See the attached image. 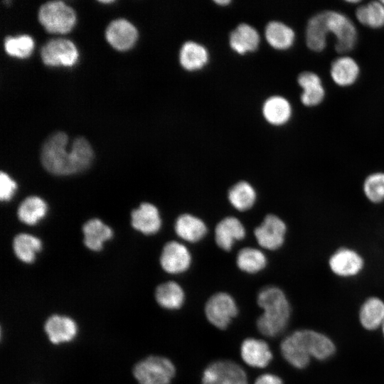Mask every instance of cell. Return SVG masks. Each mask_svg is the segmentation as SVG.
I'll return each instance as SVG.
<instances>
[{
	"mask_svg": "<svg viewBox=\"0 0 384 384\" xmlns=\"http://www.w3.org/2000/svg\"><path fill=\"white\" fill-rule=\"evenodd\" d=\"M33 41L28 35L6 37L4 41V48L6 53L19 58L28 57L33 51Z\"/></svg>",
	"mask_w": 384,
	"mask_h": 384,
	"instance_id": "e575fe53",
	"label": "cell"
},
{
	"mask_svg": "<svg viewBox=\"0 0 384 384\" xmlns=\"http://www.w3.org/2000/svg\"><path fill=\"white\" fill-rule=\"evenodd\" d=\"M359 66L351 58L341 57L331 64V76L334 82L339 86L353 85L358 78Z\"/></svg>",
	"mask_w": 384,
	"mask_h": 384,
	"instance_id": "cb8c5ba5",
	"label": "cell"
},
{
	"mask_svg": "<svg viewBox=\"0 0 384 384\" xmlns=\"http://www.w3.org/2000/svg\"><path fill=\"white\" fill-rule=\"evenodd\" d=\"M201 383L249 384L243 368L229 359H219L210 363L202 372Z\"/></svg>",
	"mask_w": 384,
	"mask_h": 384,
	"instance_id": "52a82bcc",
	"label": "cell"
},
{
	"mask_svg": "<svg viewBox=\"0 0 384 384\" xmlns=\"http://www.w3.org/2000/svg\"><path fill=\"white\" fill-rule=\"evenodd\" d=\"M230 203L240 211L250 209L257 198L254 187L246 181H240L232 186L228 191Z\"/></svg>",
	"mask_w": 384,
	"mask_h": 384,
	"instance_id": "83f0119b",
	"label": "cell"
},
{
	"mask_svg": "<svg viewBox=\"0 0 384 384\" xmlns=\"http://www.w3.org/2000/svg\"><path fill=\"white\" fill-rule=\"evenodd\" d=\"M240 355L246 365L255 368H266L273 358L268 343L254 337L246 338L242 341Z\"/></svg>",
	"mask_w": 384,
	"mask_h": 384,
	"instance_id": "4fadbf2b",
	"label": "cell"
},
{
	"mask_svg": "<svg viewBox=\"0 0 384 384\" xmlns=\"http://www.w3.org/2000/svg\"><path fill=\"white\" fill-rule=\"evenodd\" d=\"M215 4L220 5V6H225L227 4H228L229 3H230V1L229 0H218V1H214Z\"/></svg>",
	"mask_w": 384,
	"mask_h": 384,
	"instance_id": "74e56055",
	"label": "cell"
},
{
	"mask_svg": "<svg viewBox=\"0 0 384 384\" xmlns=\"http://www.w3.org/2000/svg\"><path fill=\"white\" fill-rule=\"evenodd\" d=\"M382 328H383V335H384V323H383V324L382 325Z\"/></svg>",
	"mask_w": 384,
	"mask_h": 384,
	"instance_id": "60d3db41",
	"label": "cell"
},
{
	"mask_svg": "<svg viewBox=\"0 0 384 384\" xmlns=\"http://www.w3.org/2000/svg\"><path fill=\"white\" fill-rule=\"evenodd\" d=\"M66 134L58 132L48 137L42 145L41 161L52 174L67 176L87 169L93 159V150L84 137H78L67 149Z\"/></svg>",
	"mask_w": 384,
	"mask_h": 384,
	"instance_id": "6da1fadb",
	"label": "cell"
},
{
	"mask_svg": "<svg viewBox=\"0 0 384 384\" xmlns=\"http://www.w3.org/2000/svg\"><path fill=\"white\" fill-rule=\"evenodd\" d=\"M156 303L161 308L175 311L181 309L185 302V292L182 287L174 281L159 284L154 292Z\"/></svg>",
	"mask_w": 384,
	"mask_h": 384,
	"instance_id": "ffe728a7",
	"label": "cell"
},
{
	"mask_svg": "<svg viewBox=\"0 0 384 384\" xmlns=\"http://www.w3.org/2000/svg\"><path fill=\"white\" fill-rule=\"evenodd\" d=\"M257 304L262 310L256 321L259 333L269 338L281 334L291 316L290 303L284 291L277 286H266L259 291Z\"/></svg>",
	"mask_w": 384,
	"mask_h": 384,
	"instance_id": "3957f363",
	"label": "cell"
},
{
	"mask_svg": "<svg viewBox=\"0 0 384 384\" xmlns=\"http://www.w3.org/2000/svg\"><path fill=\"white\" fill-rule=\"evenodd\" d=\"M84 244L91 250L99 251L102 248L105 241L112 237V230L102 220L97 218L90 219L82 226Z\"/></svg>",
	"mask_w": 384,
	"mask_h": 384,
	"instance_id": "603a6c76",
	"label": "cell"
},
{
	"mask_svg": "<svg viewBox=\"0 0 384 384\" xmlns=\"http://www.w3.org/2000/svg\"><path fill=\"white\" fill-rule=\"evenodd\" d=\"M265 36L268 43L277 50L289 48L295 38L294 31L279 21L270 22L265 28Z\"/></svg>",
	"mask_w": 384,
	"mask_h": 384,
	"instance_id": "f1b7e54d",
	"label": "cell"
},
{
	"mask_svg": "<svg viewBox=\"0 0 384 384\" xmlns=\"http://www.w3.org/2000/svg\"><path fill=\"white\" fill-rule=\"evenodd\" d=\"M267 257L260 250L247 247L241 249L236 257V265L242 272L255 274L267 265Z\"/></svg>",
	"mask_w": 384,
	"mask_h": 384,
	"instance_id": "4dcf8cb0",
	"label": "cell"
},
{
	"mask_svg": "<svg viewBox=\"0 0 384 384\" xmlns=\"http://www.w3.org/2000/svg\"><path fill=\"white\" fill-rule=\"evenodd\" d=\"M132 227L145 235L156 233L161 227L158 208L150 203H142L131 213Z\"/></svg>",
	"mask_w": 384,
	"mask_h": 384,
	"instance_id": "e0dca14e",
	"label": "cell"
},
{
	"mask_svg": "<svg viewBox=\"0 0 384 384\" xmlns=\"http://www.w3.org/2000/svg\"><path fill=\"white\" fill-rule=\"evenodd\" d=\"M235 299L228 292H218L212 294L204 306L208 321L216 329H226L238 314Z\"/></svg>",
	"mask_w": 384,
	"mask_h": 384,
	"instance_id": "8992f818",
	"label": "cell"
},
{
	"mask_svg": "<svg viewBox=\"0 0 384 384\" xmlns=\"http://www.w3.org/2000/svg\"><path fill=\"white\" fill-rule=\"evenodd\" d=\"M311 358L324 361L335 352L333 341L326 336L313 330H298Z\"/></svg>",
	"mask_w": 384,
	"mask_h": 384,
	"instance_id": "ac0fdd59",
	"label": "cell"
},
{
	"mask_svg": "<svg viewBox=\"0 0 384 384\" xmlns=\"http://www.w3.org/2000/svg\"><path fill=\"white\" fill-rule=\"evenodd\" d=\"M262 113L265 119L273 125H282L291 117L292 107L283 97L272 96L262 106Z\"/></svg>",
	"mask_w": 384,
	"mask_h": 384,
	"instance_id": "484cf974",
	"label": "cell"
},
{
	"mask_svg": "<svg viewBox=\"0 0 384 384\" xmlns=\"http://www.w3.org/2000/svg\"><path fill=\"white\" fill-rule=\"evenodd\" d=\"M329 32L336 37L335 49L338 53H344L353 48L357 41L355 26L345 15L333 11L321 12L309 20L306 29L308 48L316 52L323 50Z\"/></svg>",
	"mask_w": 384,
	"mask_h": 384,
	"instance_id": "7a4b0ae2",
	"label": "cell"
},
{
	"mask_svg": "<svg viewBox=\"0 0 384 384\" xmlns=\"http://www.w3.org/2000/svg\"><path fill=\"white\" fill-rule=\"evenodd\" d=\"M359 319L368 330H375L384 323V302L376 297L367 299L362 304Z\"/></svg>",
	"mask_w": 384,
	"mask_h": 384,
	"instance_id": "4316f807",
	"label": "cell"
},
{
	"mask_svg": "<svg viewBox=\"0 0 384 384\" xmlns=\"http://www.w3.org/2000/svg\"><path fill=\"white\" fill-rule=\"evenodd\" d=\"M362 192L370 203L379 205L384 203V171H373L368 174L362 183Z\"/></svg>",
	"mask_w": 384,
	"mask_h": 384,
	"instance_id": "d6a6232c",
	"label": "cell"
},
{
	"mask_svg": "<svg viewBox=\"0 0 384 384\" xmlns=\"http://www.w3.org/2000/svg\"><path fill=\"white\" fill-rule=\"evenodd\" d=\"M43 63L48 66H72L78 58V50L74 43L65 38L48 41L41 49Z\"/></svg>",
	"mask_w": 384,
	"mask_h": 384,
	"instance_id": "30bf717a",
	"label": "cell"
},
{
	"mask_svg": "<svg viewBox=\"0 0 384 384\" xmlns=\"http://www.w3.org/2000/svg\"><path fill=\"white\" fill-rule=\"evenodd\" d=\"M327 264L334 275L345 279L358 276L366 267V261L362 254L348 246L340 247L332 252Z\"/></svg>",
	"mask_w": 384,
	"mask_h": 384,
	"instance_id": "ba28073f",
	"label": "cell"
},
{
	"mask_svg": "<svg viewBox=\"0 0 384 384\" xmlns=\"http://www.w3.org/2000/svg\"><path fill=\"white\" fill-rule=\"evenodd\" d=\"M174 363L167 357L148 356L132 368V374L139 384H171L176 375Z\"/></svg>",
	"mask_w": 384,
	"mask_h": 384,
	"instance_id": "277c9868",
	"label": "cell"
},
{
	"mask_svg": "<svg viewBox=\"0 0 384 384\" xmlns=\"http://www.w3.org/2000/svg\"><path fill=\"white\" fill-rule=\"evenodd\" d=\"M208 60V53L205 47L194 41L183 44L179 52V62L186 70L193 71L202 68Z\"/></svg>",
	"mask_w": 384,
	"mask_h": 384,
	"instance_id": "d4e9b609",
	"label": "cell"
},
{
	"mask_svg": "<svg viewBox=\"0 0 384 384\" xmlns=\"http://www.w3.org/2000/svg\"><path fill=\"white\" fill-rule=\"evenodd\" d=\"M253 384H283V381L275 374L265 373L260 375Z\"/></svg>",
	"mask_w": 384,
	"mask_h": 384,
	"instance_id": "8d00e7d4",
	"label": "cell"
},
{
	"mask_svg": "<svg viewBox=\"0 0 384 384\" xmlns=\"http://www.w3.org/2000/svg\"><path fill=\"white\" fill-rule=\"evenodd\" d=\"M101 3H105V4H108V3H112L113 2V1H105V0H102V1H100Z\"/></svg>",
	"mask_w": 384,
	"mask_h": 384,
	"instance_id": "f35d334b",
	"label": "cell"
},
{
	"mask_svg": "<svg viewBox=\"0 0 384 384\" xmlns=\"http://www.w3.org/2000/svg\"><path fill=\"white\" fill-rule=\"evenodd\" d=\"M229 43L231 48L239 54L255 51L260 43L257 31L247 23L239 24L230 35Z\"/></svg>",
	"mask_w": 384,
	"mask_h": 384,
	"instance_id": "7402d4cb",
	"label": "cell"
},
{
	"mask_svg": "<svg viewBox=\"0 0 384 384\" xmlns=\"http://www.w3.org/2000/svg\"><path fill=\"white\" fill-rule=\"evenodd\" d=\"M299 86L303 89L302 102L307 107L319 105L325 96V90L320 78L312 72H303L297 78Z\"/></svg>",
	"mask_w": 384,
	"mask_h": 384,
	"instance_id": "44dd1931",
	"label": "cell"
},
{
	"mask_svg": "<svg viewBox=\"0 0 384 384\" xmlns=\"http://www.w3.org/2000/svg\"><path fill=\"white\" fill-rule=\"evenodd\" d=\"M174 230L183 240L197 242L206 235L207 226L200 218L190 213H183L177 217Z\"/></svg>",
	"mask_w": 384,
	"mask_h": 384,
	"instance_id": "d6986e66",
	"label": "cell"
},
{
	"mask_svg": "<svg viewBox=\"0 0 384 384\" xmlns=\"http://www.w3.org/2000/svg\"><path fill=\"white\" fill-rule=\"evenodd\" d=\"M38 21L49 33H66L76 21L75 11L62 1H48L39 9Z\"/></svg>",
	"mask_w": 384,
	"mask_h": 384,
	"instance_id": "5b68a950",
	"label": "cell"
},
{
	"mask_svg": "<svg viewBox=\"0 0 384 384\" xmlns=\"http://www.w3.org/2000/svg\"><path fill=\"white\" fill-rule=\"evenodd\" d=\"M380 1H381V3L384 5V0Z\"/></svg>",
	"mask_w": 384,
	"mask_h": 384,
	"instance_id": "b9f144b4",
	"label": "cell"
},
{
	"mask_svg": "<svg viewBox=\"0 0 384 384\" xmlns=\"http://www.w3.org/2000/svg\"><path fill=\"white\" fill-rule=\"evenodd\" d=\"M159 260L166 272L177 274L188 270L191 264V255L186 246L172 240L164 245Z\"/></svg>",
	"mask_w": 384,
	"mask_h": 384,
	"instance_id": "7c38bea8",
	"label": "cell"
},
{
	"mask_svg": "<svg viewBox=\"0 0 384 384\" xmlns=\"http://www.w3.org/2000/svg\"><path fill=\"white\" fill-rule=\"evenodd\" d=\"M287 232L286 223L279 216L270 213L265 215L253 233L262 247L276 250L284 245Z\"/></svg>",
	"mask_w": 384,
	"mask_h": 384,
	"instance_id": "9c48e42d",
	"label": "cell"
},
{
	"mask_svg": "<svg viewBox=\"0 0 384 384\" xmlns=\"http://www.w3.org/2000/svg\"><path fill=\"white\" fill-rule=\"evenodd\" d=\"M280 352L283 358L289 365L298 369L306 367L311 359L298 330L282 341Z\"/></svg>",
	"mask_w": 384,
	"mask_h": 384,
	"instance_id": "9a60e30c",
	"label": "cell"
},
{
	"mask_svg": "<svg viewBox=\"0 0 384 384\" xmlns=\"http://www.w3.org/2000/svg\"><path fill=\"white\" fill-rule=\"evenodd\" d=\"M46 203L40 197L32 196L26 198L17 210L18 219L27 225H35L46 214Z\"/></svg>",
	"mask_w": 384,
	"mask_h": 384,
	"instance_id": "f546056e",
	"label": "cell"
},
{
	"mask_svg": "<svg viewBox=\"0 0 384 384\" xmlns=\"http://www.w3.org/2000/svg\"><path fill=\"white\" fill-rule=\"evenodd\" d=\"M348 2L351 3V4H356V3H359L360 1H357V0H356V1H348Z\"/></svg>",
	"mask_w": 384,
	"mask_h": 384,
	"instance_id": "ab89813d",
	"label": "cell"
},
{
	"mask_svg": "<svg viewBox=\"0 0 384 384\" xmlns=\"http://www.w3.org/2000/svg\"><path fill=\"white\" fill-rule=\"evenodd\" d=\"M39 238L27 233L16 235L13 240V249L16 256L22 262L31 263L34 261L36 253L41 250Z\"/></svg>",
	"mask_w": 384,
	"mask_h": 384,
	"instance_id": "1f68e13d",
	"label": "cell"
},
{
	"mask_svg": "<svg viewBox=\"0 0 384 384\" xmlns=\"http://www.w3.org/2000/svg\"><path fill=\"white\" fill-rule=\"evenodd\" d=\"M107 42L117 50H127L137 41L138 32L135 26L124 18L110 23L105 31Z\"/></svg>",
	"mask_w": 384,
	"mask_h": 384,
	"instance_id": "5bb4252c",
	"label": "cell"
},
{
	"mask_svg": "<svg viewBox=\"0 0 384 384\" xmlns=\"http://www.w3.org/2000/svg\"><path fill=\"white\" fill-rule=\"evenodd\" d=\"M44 331L49 341L54 345L69 343L78 334V326L72 317L54 314L48 316L43 325Z\"/></svg>",
	"mask_w": 384,
	"mask_h": 384,
	"instance_id": "8fae6325",
	"label": "cell"
},
{
	"mask_svg": "<svg viewBox=\"0 0 384 384\" xmlns=\"http://www.w3.org/2000/svg\"><path fill=\"white\" fill-rule=\"evenodd\" d=\"M215 241L222 250L230 251L235 241L242 240L246 234L241 221L234 216H227L215 228Z\"/></svg>",
	"mask_w": 384,
	"mask_h": 384,
	"instance_id": "2e32d148",
	"label": "cell"
},
{
	"mask_svg": "<svg viewBox=\"0 0 384 384\" xmlns=\"http://www.w3.org/2000/svg\"><path fill=\"white\" fill-rule=\"evenodd\" d=\"M16 182L9 176L1 171L0 175V198L1 201H9L16 189Z\"/></svg>",
	"mask_w": 384,
	"mask_h": 384,
	"instance_id": "d590c367",
	"label": "cell"
},
{
	"mask_svg": "<svg viewBox=\"0 0 384 384\" xmlns=\"http://www.w3.org/2000/svg\"><path fill=\"white\" fill-rule=\"evenodd\" d=\"M358 21L372 28L384 26V5L381 1H373L359 6L356 11Z\"/></svg>",
	"mask_w": 384,
	"mask_h": 384,
	"instance_id": "836d02e7",
	"label": "cell"
}]
</instances>
